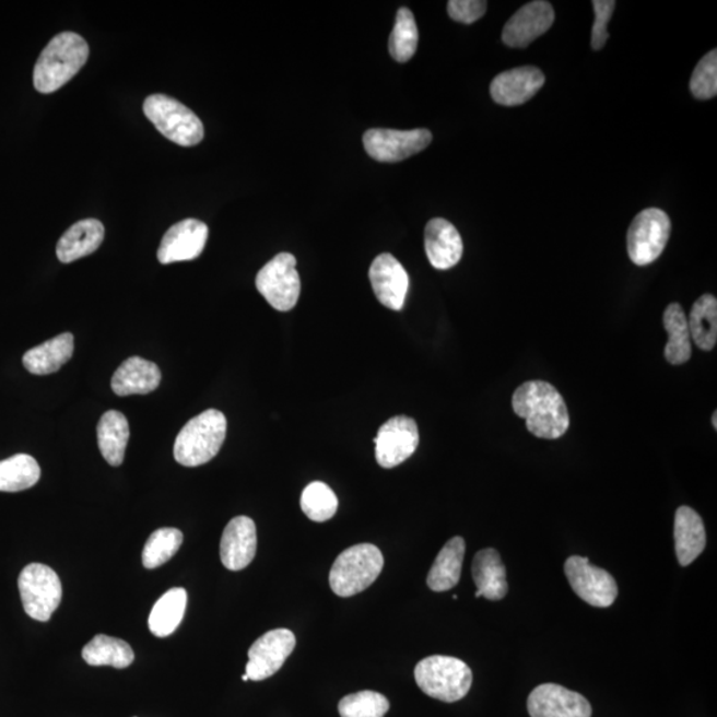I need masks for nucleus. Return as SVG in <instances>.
I'll return each instance as SVG.
<instances>
[{"label": "nucleus", "mask_w": 717, "mask_h": 717, "mask_svg": "<svg viewBox=\"0 0 717 717\" xmlns=\"http://www.w3.org/2000/svg\"><path fill=\"white\" fill-rule=\"evenodd\" d=\"M432 133L428 129L395 131V129H369L363 136L366 152L380 163H399L415 156L428 148Z\"/></svg>", "instance_id": "9b49d317"}, {"label": "nucleus", "mask_w": 717, "mask_h": 717, "mask_svg": "<svg viewBox=\"0 0 717 717\" xmlns=\"http://www.w3.org/2000/svg\"><path fill=\"white\" fill-rule=\"evenodd\" d=\"M209 228L202 221L188 219L173 225L165 233L157 251L160 263L193 261L208 243Z\"/></svg>", "instance_id": "2eb2a0df"}, {"label": "nucleus", "mask_w": 717, "mask_h": 717, "mask_svg": "<svg viewBox=\"0 0 717 717\" xmlns=\"http://www.w3.org/2000/svg\"><path fill=\"white\" fill-rule=\"evenodd\" d=\"M418 45L419 30L415 16L410 9L401 8L398 11L392 33L389 35V54L399 63H407L416 54Z\"/></svg>", "instance_id": "473e14b6"}, {"label": "nucleus", "mask_w": 717, "mask_h": 717, "mask_svg": "<svg viewBox=\"0 0 717 717\" xmlns=\"http://www.w3.org/2000/svg\"><path fill=\"white\" fill-rule=\"evenodd\" d=\"M713 424H714V428L716 430L717 428V412L716 411L714 412Z\"/></svg>", "instance_id": "ea45409f"}, {"label": "nucleus", "mask_w": 717, "mask_h": 717, "mask_svg": "<svg viewBox=\"0 0 717 717\" xmlns=\"http://www.w3.org/2000/svg\"><path fill=\"white\" fill-rule=\"evenodd\" d=\"M338 506L337 494L325 482H312L302 493L301 508L312 521H329L336 516Z\"/></svg>", "instance_id": "f704fd0d"}, {"label": "nucleus", "mask_w": 717, "mask_h": 717, "mask_svg": "<svg viewBox=\"0 0 717 717\" xmlns=\"http://www.w3.org/2000/svg\"><path fill=\"white\" fill-rule=\"evenodd\" d=\"M424 246L426 257L437 270H449L460 262L463 244L460 233L444 219H434L425 226Z\"/></svg>", "instance_id": "aec40b11"}, {"label": "nucleus", "mask_w": 717, "mask_h": 717, "mask_svg": "<svg viewBox=\"0 0 717 717\" xmlns=\"http://www.w3.org/2000/svg\"><path fill=\"white\" fill-rule=\"evenodd\" d=\"M256 286L259 294L275 310H293L301 295V278L296 271V258L290 252H281L271 259L259 270Z\"/></svg>", "instance_id": "1a4fd4ad"}, {"label": "nucleus", "mask_w": 717, "mask_h": 717, "mask_svg": "<svg viewBox=\"0 0 717 717\" xmlns=\"http://www.w3.org/2000/svg\"><path fill=\"white\" fill-rule=\"evenodd\" d=\"M90 57V47L82 36L63 33L55 36L43 49L34 70V85L40 94H52L82 70Z\"/></svg>", "instance_id": "f03ea898"}, {"label": "nucleus", "mask_w": 717, "mask_h": 717, "mask_svg": "<svg viewBox=\"0 0 717 717\" xmlns=\"http://www.w3.org/2000/svg\"><path fill=\"white\" fill-rule=\"evenodd\" d=\"M555 14L553 5L536 0L522 5L505 24L503 42L512 48H525L545 34L553 26Z\"/></svg>", "instance_id": "f3484780"}, {"label": "nucleus", "mask_w": 717, "mask_h": 717, "mask_svg": "<svg viewBox=\"0 0 717 717\" xmlns=\"http://www.w3.org/2000/svg\"><path fill=\"white\" fill-rule=\"evenodd\" d=\"M338 709L340 717H385L389 709V702L379 692L361 691L344 696Z\"/></svg>", "instance_id": "c9c22d12"}, {"label": "nucleus", "mask_w": 717, "mask_h": 717, "mask_svg": "<svg viewBox=\"0 0 717 717\" xmlns=\"http://www.w3.org/2000/svg\"><path fill=\"white\" fill-rule=\"evenodd\" d=\"M368 277L376 298L383 306L393 312L403 310L410 277L397 258L383 252L371 265Z\"/></svg>", "instance_id": "dca6fc26"}, {"label": "nucleus", "mask_w": 717, "mask_h": 717, "mask_svg": "<svg viewBox=\"0 0 717 717\" xmlns=\"http://www.w3.org/2000/svg\"><path fill=\"white\" fill-rule=\"evenodd\" d=\"M257 553V528L246 516L233 518L221 538L220 555L228 571L239 572L249 566Z\"/></svg>", "instance_id": "a211bd4d"}, {"label": "nucleus", "mask_w": 717, "mask_h": 717, "mask_svg": "<svg viewBox=\"0 0 717 717\" xmlns=\"http://www.w3.org/2000/svg\"><path fill=\"white\" fill-rule=\"evenodd\" d=\"M296 639L287 628L271 630L258 638L249 650L246 675L255 682L273 677L294 651Z\"/></svg>", "instance_id": "ddd939ff"}, {"label": "nucleus", "mask_w": 717, "mask_h": 717, "mask_svg": "<svg viewBox=\"0 0 717 717\" xmlns=\"http://www.w3.org/2000/svg\"><path fill=\"white\" fill-rule=\"evenodd\" d=\"M463 555H466L463 538L454 537L445 543L426 578V584L432 591H448L459 584Z\"/></svg>", "instance_id": "a878e982"}, {"label": "nucleus", "mask_w": 717, "mask_h": 717, "mask_svg": "<svg viewBox=\"0 0 717 717\" xmlns=\"http://www.w3.org/2000/svg\"><path fill=\"white\" fill-rule=\"evenodd\" d=\"M129 423L121 412L110 410L104 413L97 424L98 449L113 467H120L126 456L129 440Z\"/></svg>", "instance_id": "bb28decb"}, {"label": "nucleus", "mask_w": 717, "mask_h": 717, "mask_svg": "<svg viewBox=\"0 0 717 717\" xmlns=\"http://www.w3.org/2000/svg\"><path fill=\"white\" fill-rule=\"evenodd\" d=\"M671 236V221L663 210H643L630 225L627 251L635 265H650L665 251Z\"/></svg>", "instance_id": "6e6552de"}, {"label": "nucleus", "mask_w": 717, "mask_h": 717, "mask_svg": "<svg viewBox=\"0 0 717 717\" xmlns=\"http://www.w3.org/2000/svg\"><path fill=\"white\" fill-rule=\"evenodd\" d=\"M376 461L386 469L400 466L416 452L420 443L415 420L395 416L383 424L375 437Z\"/></svg>", "instance_id": "f8f14e48"}, {"label": "nucleus", "mask_w": 717, "mask_h": 717, "mask_svg": "<svg viewBox=\"0 0 717 717\" xmlns=\"http://www.w3.org/2000/svg\"><path fill=\"white\" fill-rule=\"evenodd\" d=\"M243 680H244V682H247V680H250V679H249V677H247L246 673H245V675L243 677Z\"/></svg>", "instance_id": "a19ab883"}, {"label": "nucleus", "mask_w": 717, "mask_h": 717, "mask_svg": "<svg viewBox=\"0 0 717 717\" xmlns=\"http://www.w3.org/2000/svg\"><path fill=\"white\" fill-rule=\"evenodd\" d=\"M616 3L614 0H596L592 2V8L596 12L595 26H592L591 47L595 51L602 49L608 43L610 35L608 33V24L613 16Z\"/></svg>", "instance_id": "4c0bfd02"}, {"label": "nucleus", "mask_w": 717, "mask_h": 717, "mask_svg": "<svg viewBox=\"0 0 717 717\" xmlns=\"http://www.w3.org/2000/svg\"><path fill=\"white\" fill-rule=\"evenodd\" d=\"M75 340L70 332L47 340L36 345L23 356L24 367L34 375H49L57 373L73 355Z\"/></svg>", "instance_id": "393cba45"}, {"label": "nucleus", "mask_w": 717, "mask_h": 717, "mask_svg": "<svg viewBox=\"0 0 717 717\" xmlns=\"http://www.w3.org/2000/svg\"><path fill=\"white\" fill-rule=\"evenodd\" d=\"M183 541L184 534L178 529L161 528L154 531L142 550V564L146 568L163 566L175 557Z\"/></svg>", "instance_id": "72a5a7b5"}, {"label": "nucleus", "mask_w": 717, "mask_h": 717, "mask_svg": "<svg viewBox=\"0 0 717 717\" xmlns=\"http://www.w3.org/2000/svg\"><path fill=\"white\" fill-rule=\"evenodd\" d=\"M40 467L33 456L21 454L0 461V492H22L40 480Z\"/></svg>", "instance_id": "2f4dec72"}, {"label": "nucleus", "mask_w": 717, "mask_h": 717, "mask_svg": "<svg viewBox=\"0 0 717 717\" xmlns=\"http://www.w3.org/2000/svg\"><path fill=\"white\" fill-rule=\"evenodd\" d=\"M663 325L669 333V342L666 344V361L672 366L687 363L692 355L690 342L689 320L683 307L679 303H671L663 314Z\"/></svg>", "instance_id": "c85d7f7f"}, {"label": "nucleus", "mask_w": 717, "mask_h": 717, "mask_svg": "<svg viewBox=\"0 0 717 717\" xmlns=\"http://www.w3.org/2000/svg\"><path fill=\"white\" fill-rule=\"evenodd\" d=\"M161 383V371L157 364L140 356L127 358L113 376L114 392L119 397L129 395H146L157 389Z\"/></svg>", "instance_id": "412c9836"}, {"label": "nucleus", "mask_w": 717, "mask_h": 717, "mask_svg": "<svg viewBox=\"0 0 717 717\" xmlns=\"http://www.w3.org/2000/svg\"><path fill=\"white\" fill-rule=\"evenodd\" d=\"M689 320L690 336L703 351L714 350L717 342V299L702 295L692 307Z\"/></svg>", "instance_id": "7c9ffc66"}, {"label": "nucleus", "mask_w": 717, "mask_h": 717, "mask_svg": "<svg viewBox=\"0 0 717 717\" xmlns=\"http://www.w3.org/2000/svg\"><path fill=\"white\" fill-rule=\"evenodd\" d=\"M419 689L445 703L461 701L472 687L473 673L466 661L434 655L419 661L415 669Z\"/></svg>", "instance_id": "39448f33"}, {"label": "nucleus", "mask_w": 717, "mask_h": 717, "mask_svg": "<svg viewBox=\"0 0 717 717\" xmlns=\"http://www.w3.org/2000/svg\"><path fill=\"white\" fill-rule=\"evenodd\" d=\"M530 717H591L592 708L578 692L560 684L545 683L531 691L528 698Z\"/></svg>", "instance_id": "4468645a"}, {"label": "nucleus", "mask_w": 717, "mask_h": 717, "mask_svg": "<svg viewBox=\"0 0 717 717\" xmlns=\"http://www.w3.org/2000/svg\"><path fill=\"white\" fill-rule=\"evenodd\" d=\"M17 586L27 615L39 622L51 620L63 596L58 574L47 565L31 564L23 568Z\"/></svg>", "instance_id": "0eeeda50"}, {"label": "nucleus", "mask_w": 717, "mask_h": 717, "mask_svg": "<svg viewBox=\"0 0 717 717\" xmlns=\"http://www.w3.org/2000/svg\"><path fill=\"white\" fill-rule=\"evenodd\" d=\"M545 84V75L537 67H518L499 73L491 84L493 101L516 107L530 101Z\"/></svg>", "instance_id": "6ab92c4d"}, {"label": "nucleus", "mask_w": 717, "mask_h": 717, "mask_svg": "<svg viewBox=\"0 0 717 717\" xmlns=\"http://www.w3.org/2000/svg\"><path fill=\"white\" fill-rule=\"evenodd\" d=\"M188 595L183 587L166 591L153 606L150 615V630L154 636L165 638L176 632L187 610Z\"/></svg>", "instance_id": "cd10ccee"}, {"label": "nucleus", "mask_w": 717, "mask_h": 717, "mask_svg": "<svg viewBox=\"0 0 717 717\" xmlns=\"http://www.w3.org/2000/svg\"><path fill=\"white\" fill-rule=\"evenodd\" d=\"M512 405L518 418L527 420V428L536 437L557 440L571 426L564 398L548 381L524 383L513 393Z\"/></svg>", "instance_id": "f257e3e1"}, {"label": "nucleus", "mask_w": 717, "mask_h": 717, "mask_svg": "<svg viewBox=\"0 0 717 717\" xmlns=\"http://www.w3.org/2000/svg\"><path fill=\"white\" fill-rule=\"evenodd\" d=\"M675 550L679 564L689 566L706 548V529L703 519L690 506H680L673 525Z\"/></svg>", "instance_id": "5701e85b"}, {"label": "nucleus", "mask_w": 717, "mask_h": 717, "mask_svg": "<svg viewBox=\"0 0 717 717\" xmlns=\"http://www.w3.org/2000/svg\"><path fill=\"white\" fill-rule=\"evenodd\" d=\"M383 566L385 559L380 549L373 543H358L349 548L333 562L330 572L331 590L338 597H354L378 579Z\"/></svg>", "instance_id": "20e7f679"}, {"label": "nucleus", "mask_w": 717, "mask_h": 717, "mask_svg": "<svg viewBox=\"0 0 717 717\" xmlns=\"http://www.w3.org/2000/svg\"><path fill=\"white\" fill-rule=\"evenodd\" d=\"M144 114L161 134L177 145L200 144L205 133L200 117L193 110L166 95L146 97Z\"/></svg>", "instance_id": "423d86ee"}, {"label": "nucleus", "mask_w": 717, "mask_h": 717, "mask_svg": "<svg viewBox=\"0 0 717 717\" xmlns=\"http://www.w3.org/2000/svg\"><path fill=\"white\" fill-rule=\"evenodd\" d=\"M565 574L576 595L595 608H610L618 597L615 579L601 567L590 565L589 559L573 555L567 559Z\"/></svg>", "instance_id": "9d476101"}, {"label": "nucleus", "mask_w": 717, "mask_h": 717, "mask_svg": "<svg viewBox=\"0 0 717 717\" xmlns=\"http://www.w3.org/2000/svg\"><path fill=\"white\" fill-rule=\"evenodd\" d=\"M690 90L698 101H708L717 95V51L708 52L698 61L692 73Z\"/></svg>", "instance_id": "e433bc0d"}, {"label": "nucleus", "mask_w": 717, "mask_h": 717, "mask_svg": "<svg viewBox=\"0 0 717 717\" xmlns=\"http://www.w3.org/2000/svg\"><path fill=\"white\" fill-rule=\"evenodd\" d=\"M227 422L224 413L207 410L179 431L173 455L184 467L195 468L213 460L226 438Z\"/></svg>", "instance_id": "7ed1b4c3"}, {"label": "nucleus", "mask_w": 717, "mask_h": 717, "mask_svg": "<svg viewBox=\"0 0 717 717\" xmlns=\"http://www.w3.org/2000/svg\"><path fill=\"white\" fill-rule=\"evenodd\" d=\"M487 3L484 0H450L448 14L454 21L472 24L484 16Z\"/></svg>", "instance_id": "58836bf2"}, {"label": "nucleus", "mask_w": 717, "mask_h": 717, "mask_svg": "<svg viewBox=\"0 0 717 717\" xmlns=\"http://www.w3.org/2000/svg\"><path fill=\"white\" fill-rule=\"evenodd\" d=\"M472 576L478 591L475 597H484L490 601H501L508 595L506 567L497 550L482 549L473 560Z\"/></svg>", "instance_id": "4be33fe9"}, {"label": "nucleus", "mask_w": 717, "mask_h": 717, "mask_svg": "<svg viewBox=\"0 0 717 717\" xmlns=\"http://www.w3.org/2000/svg\"><path fill=\"white\" fill-rule=\"evenodd\" d=\"M104 225L101 221L89 219L68 228L57 246L60 262L71 263L77 259L95 252L103 244Z\"/></svg>", "instance_id": "b1692460"}, {"label": "nucleus", "mask_w": 717, "mask_h": 717, "mask_svg": "<svg viewBox=\"0 0 717 717\" xmlns=\"http://www.w3.org/2000/svg\"><path fill=\"white\" fill-rule=\"evenodd\" d=\"M83 659L94 667L110 666L115 669H127L133 663L134 653L126 640L101 634L83 648Z\"/></svg>", "instance_id": "c756f323"}]
</instances>
